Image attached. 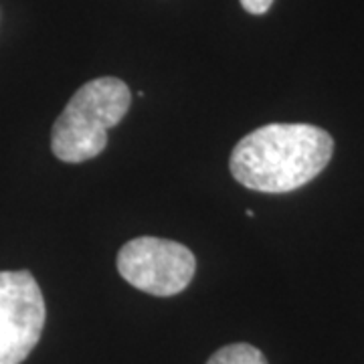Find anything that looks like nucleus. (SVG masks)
<instances>
[{
    "label": "nucleus",
    "mask_w": 364,
    "mask_h": 364,
    "mask_svg": "<svg viewBox=\"0 0 364 364\" xmlns=\"http://www.w3.org/2000/svg\"><path fill=\"white\" fill-rule=\"evenodd\" d=\"M130 104V87L122 79L100 77L81 85L53 126V154L67 164L102 154L107 132L124 119Z\"/></svg>",
    "instance_id": "nucleus-2"
},
{
    "label": "nucleus",
    "mask_w": 364,
    "mask_h": 364,
    "mask_svg": "<svg viewBox=\"0 0 364 364\" xmlns=\"http://www.w3.org/2000/svg\"><path fill=\"white\" fill-rule=\"evenodd\" d=\"M334 154L332 136L310 124H267L231 152L235 181L257 193H291L314 181Z\"/></svg>",
    "instance_id": "nucleus-1"
},
{
    "label": "nucleus",
    "mask_w": 364,
    "mask_h": 364,
    "mask_svg": "<svg viewBox=\"0 0 364 364\" xmlns=\"http://www.w3.org/2000/svg\"><path fill=\"white\" fill-rule=\"evenodd\" d=\"M45 299L33 273L0 272V364H21L39 344Z\"/></svg>",
    "instance_id": "nucleus-4"
},
{
    "label": "nucleus",
    "mask_w": 364,
    "mask_h": 364,
    "mask_svg": "<svg viewBox=\"0 0 364 364\" xmlns=\"http://www.w3.org/2000/svg\"><path fill=\"white\" fill-rule=\"evenodd\" d=\"M249 14H265L272 9L273 0H239Z\"/></svg>",
    "instance_id": "nucleus-6"
},
{
    "label": "nucleus",
    "mask_w": 364,
    "mask_h": 364,
    "mask_svg": "<svg viewBox=\"0 0 364 364\" xmlns=\"http://www.w3.org/2000/svg\"><path fill=\"white\" fill-rule=\"evenodd\" d=\"M117 272L136 289L168 298L181 294L193 282L196 259L191 249L176 241L138 237L119 249Z\"/></svg>",
    "instance_id": "nucleus-3"
},
{
    "label": "nucleus",
    "mask_w": 364,
    "mask_h": 364,
    "mask_svg": "<svg viewBox=\"0 0 364 364\" xmlns=\"http://www.w3.org/2000/svg\"><path fill=\"white\" fill-rule=\"evenodd\" d=\"M207 364H267V360L259 348L239 342V344H229L215 352Z\"/></svg>",
    "instance_id": "nucleus-5"
}]
</instances>
